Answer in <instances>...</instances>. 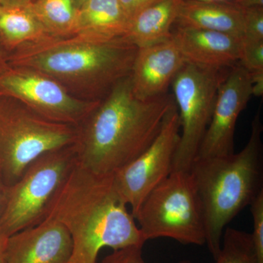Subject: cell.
Wrapping results in <instances>:
<instances>
[{
    "label": "cell",
    "instance_id": "cell-1",
    "mask_svg": "<svg viewBox=\"0 0 263 263\" xmlns=\"http://www.w3.org/2000/svg\"><path fill=\"white\" fill-rule=\"evenodd\" d=\"M174 99L167 93L141 100L130 76L123 78L77 126L78 163L98 175H114L150 146Z\"/></svg>",
    "mask_w": 263,
    "mask_h": 263
},
{
    "label": "cell",
    "instance_id": "cell-2",
    "mask_svg": "<svg viewBox=\"0 0 263 263\" xmlns=\"http://www.w3.org/2000/svg\"><path fill=\"white\" fill-rule=\"evenodd\" d=\"M119 193L114 175L95 174L76 163L51 200L44 219L65 227L72 240L69 263H96L99 252L146 240Z\"/></svg>",
    "mask_w": 263,
    "mask_h": 263
},
{
    "label": "cell",
    "instance_id": "cell-3",
    "mask_svg": "<svg viewBox=\"0 0 263 263\" xmlns=\"http://www.w3.org/2000/svg\"><path fill=\"white\" fill-rule=\"evenodd\" d=\"M138 48L124 38L104 42L84 36H48L8 53V65L40 71L73 94L102 100L130 75Z\"/></svg>",
    "mask_w": 263,
    "mask_h": 263
},
{
    "label": "cell",
    "instance_id": "cell-4",
    "mask_svg": "<svg viewBox=\"0 0 263 263\" xmlns=\"http://www.w3.org/2000/svg\"><path fill=\"white\" fill-rule=\"evenodd\" d=\"M250 137L238 153L196 159L190 169L203 211L205 245L215 259L227 226L263 191L262 124L260 110Z\"/></svg>",
    "mask_w": 263,
    "mask_h": 263
},
{
    "label": "cell",
    "instance_id": "cell-5",
    "mask_svg": "<svg viewBox=\"0 0 263 263\" xmlns=\"http://www.w3.org/2000/svg\"><path fill=\"white\" fill-rule=\"evenodd\" d=\"M77 127L53 122L0 95V179L8 187L40 157L76 144Z\"/></svg>",
    "mask_w": 263,
    "mask_h": 263
},
{
    "label": "cell",
    "instance_id": "cell-6",
    "mask_svg": "<svg viewBox=\"0 0 263 263\" xmlns=\"http://www.w3.org/2000/svg\"><path fill=\"white\" fill-rule=\"evenodd\" d=\"M134 218L146 241L168 238L183 245H205L203 211L190 171H172Z\"/></svg>",
    "mask_w": 263,
    "mask_h": 263
},
{
    "label": "cell",
    "instance_id": "cell-7",
    "mask_svg": "<svg viewBox=\"0 0 263 263\" xmlns=\"http://www.w3.org/2000/svg\"><path fill=\"white\" fill-rule=\"evenodd\" d=\"M77 163L76 144L40 157L9 186L0 217V235L8 238L44 219L55 195Z\"/></svg>",
    "mask_w": 263,
    "mask_h": 263
},
{
    "label": "cell",
    "instance_id": "cell-8",
    "mask_svg": "<svg viewBox=\"0 0 263 263\" xmlns=\"http://www.w3.org/2000/svg\"><path fill=\"white\" fill-rule=\"evenodd\" d=\"M223 69L186 62L173 81L174 101L179 111L180 139L172 171H190L212 119Z\"/></svg>",
    "mask_w": 263,
    "mask_h": 263
},
{
    "label": "cell",
    "instance_id": "cell-9",
    "mask_svg": "<svg viewBox=\"0 0 263 263\" xmlns=\"http://www.w3.org/2000/svg\"><path fill=\"white\" fill-rule=\"evenodd\" d=\"M0 95L10 97L42 117L77 127L101 100L79 98L40 71L10 66L0 72Z\"/></svg>",
    "mask_w": 263,
    "mask_h": 263
},
{
    "label": "cell",
    "instance_id": "cell-10",
    "mask_svg": "<svg viewBox=\"0 0 263 263\" xmlns=\"http://www.w3.org/2000/svg\"><path fill=\"white\" fill-rule=\"evenodd\" d=\"M180 131L179 111L174 101L164 117L160 131L150 146L114 174L117 190L131 207L133 216L151 192L172 172Z\"/></svg>",
    "mask_w": 263,
    "mask_h": 263
},
{
    "label": "cell",
    "instance_id": "cell-11",
    "mask_svg": "<svg viewBox=\"0 0 263 263\" xmlns=\"http://www.w3.org/2000/svg\"><path fill=\"white\" fill-rule=\"evenodd\" d=\"M252 96L250 74L239 64L233 66L219 85L212 119L196 159L224 157L234 153L237 121Z\"/></svg>",
    "mask_w": 263,
    "mask_h": 263
},
{
    "label": "cell",
    "instance_id": "cell-12",
    "mask_svg": "<svg viewBox=\"0 0 263 263\" xmlns=\"http://www.w3.org/2000/svg\"><path fill=\"white\" fill-rule=\"evenodd\" d=\"M72 252L67 228L45 219L7 238L5 263H69Z\"/></svg>",
    "mask_w": 263,
    "mask_h": 263
},
{
    "label": "cell",
    "instance_id": "cell-13",
    "mask_svg": "<svg viewBox=\"0 0 263 263\" xmlns=\"http://www.w3.org/2000/svg\"><path fill=\"white\" fill-rule=\"evenodd\" d=\"M185 63L174 36L138 48L129 75L133 92L141 100L166 94Z\"/></svg>",
    "mask_w": 263,
    "mask_h": 263
},
{
    "label": "cell",
    "instance_id": "cell-14",
    "mask_svg": "<svg viewBox=\"0 0 263 263\" xmlns=\"http://www.w3.org/2000/svg\"><path fill=\"white\" fill-rule=\"evenodd\" d=\"M173 36L186 62L224 69L240 61L241 39L226 33L177 27Z\"/></svg>",
    "mask_w": 263,
    "mask_h": 263
},
{
    "label": "cell",
    "instance_id": "cell-15",
    "mask_svg": "<svg viewBox=\"0 0 263 263\" xmlns=\"http://www.w3.org/2000/svg\"><path fill=\"white\" fill-rule=\"evenodd\" d=\"M129 23L119 0H88L78 9L72 35L108 42L124 37Z\"/></svg>",
    "mask_w": 263,
    "mask_h": 263
},
{
    "label": "cell",
    "instance_id": "cell-16",
    "mask_svg": "<svg viewBox=\"0 0 263 263\" xmlns=\"http://www.w3.org/2000/svg\"><path fill=\"white\" fill-rule=\"evenodd\" d=\"M177 27L226 33L242 39L243 10L228 3L182 1L180 3Z\"/></svg>",
    "mask_w": 263,
    "mask_h": 263
},
{
    "label": "cell",
    "instance_id": "cell-17",
    "mask_svg": "<svg viewBox=\"0 0 263 263\" xmlns=\"http://www.w3.org/2000/svg\"><path fill=\"white\" fill-rule=\"evenodd\" d=\"M180 3L181 0H159L145 8L129 22L123 38L139 48L172 37Z\"/></svg>",
    "mask_w": 263,
    "mask_h": 263
},
{
    "label": "cell",
    "instance_id": "cell-18",
    "mask_svg": "<svg viewBox=\"0 0 263 263\" xmlns=\"http://www.w3.org/2000/svg\"><path fill=\"white\" fill-rule=\"evenodd\" d=\"M39 21L26 6H0V43L8 53L27 43L48 37Z\"/></svg>",
    "mask_w": 263,
    "mask_h": 263
},
{
    "label": "cell",
    "instance_id": "cell-19",
    "mask_svg": "<svg viewBox=\"0 0 263 263\" xmlns=\"http://www.w3.org/2000/svg\"><path fill=\"white\" fill-rule=\"evenodd\" d=\"M29 7L48 35H72L79 9L75 0H34Z\"/></svg>",
    "mask_w": 263,
    "mask_h": 263
},
{
    "label": "cell",
    "instance_id": "cell-20",
    "mask_svg": "<svg viewBox=\"0 0 263 263\" xmlns=\"http://www.w3.org/2000/svg\"><path fill=\"white\" fill-rule=\"evenodd\" d=\"M215 263H259L251 233L226 228Z\"/></svg>",
    "mask_w": 263,
    "mask_h": 263
},
{
    "label": "cell",
    "instance_id": "cell-21",
    "mask_svg": "<svg viewBox=\"0 0 263 263\" xmlns=\"http://www.w3.org/2000/svg\"><path fill=\"white\" fill-rule=\"evenodd\" d=\"M249 72L263 70V41L241 39V53L238 62Z\"/></svg>",
    "mask_w": 263,
    "mask_h": 263
},
{
    "label": "cell",
    "instance_id": "cell-22",
    "mask_svg": "<svg viewBox=\"0 0 263 263\" xmlns=\"http://www.w3.org/2000/svg\"><path fill=\"white\" fill-rule=\"evenodd\" d=\"M253 221V232L251 233L252 242L259 263H263V191L250 204Z\"/></svg>",
    "mask_w": 263,
    "mask_h": 263
},
{
    "label": "cell",
    "instance_id": "cell-23",
    "mask_svg": "<svg viewBox=\"0 0 263 263\" xmlns=\"http://www.w3.org/2000/svg\"><path fill=\"white\" fill-rule=\"evenodd\" d=\"M243 37L263 41V7L243 10Z\"/></svg>",
    "mask_w": 263,
    "mask_h": 263
},
{
    "label": "cell",
    "instance_id": "cell-24",
    "mask_svg": "<svg viewBox=\"0 0 263 263\" xmlns=\"http://www.w3.org/2000/svg\"><path fill=\"white\" fill-rule=\"evenodd\" d=\"M143 247L141 246H133L114 250L100 263H146L143 256Z\"/></svg>",
    "mask_w": 263,
    "mask_h": 263
},
{
    "label": "cell",
    "instance_id": "cell-25",
    "mask_svg": "<svg viewBox=\"0 0 263 263\" xmlns=\"http://www.w3.org/2000/svg\"><path fill=\"white\" fill-rule=\"evenodd\" d=\"M159 0H119L123 11L129 22L140 12Z\"/></svg>",
    "mask_w": 263,
    "mask_h": 263
},
{
    "label": "cell",
    "instance_id": "cell-26",
    "mask_svg": "<svg viewBox=\"0 0 263 263\" xmlns=\"http://www.w3.org/2000/svg\"><path fill=\"white\" fill-rule=\"evenodd\" d=\"M252 81V95L262 97L263 95V70L249 72Z\"/></svg>",
    "mask_w": 263,
    "mask_h": 263
},
{
    "label": "cell",
    "instance_id": "cell-27",
    "mask_svg": "<svg viewBox=\"0 0 263 263\" xmlns=\"http://www.w3.org/2000/svg\"><path fill=\"white\" fill-rule=\"evenodd\" d=\"M226 3L241 10L263 7V0H230Z\"/></svg>",
    "mask_w": 263,
    "mask_h": 263
},
{
    "label": "cell",
    "instance_id": "cell-28",
    "mask_svg": "<svg viewBox=\"0 0 263 263\" xmlns=\"http://www.w3.org/2000/svg\"><path fill=\"white\" fill-rule=\"evenodd\" d=\"M8 187L0 179V217L3 214V210L6 202L7 195H8Z\"/></svg>",
    "mask_w": 263,
    "mask_h": 263
},
{
    "label": "cell",
    "instance_id": "cell-29",
    "mask_svg": "<svg viewBox=\"0 0 263 263\" xmlns=\"http://www.w3.org/2000/svg\"><path fill=\"white\" fill-rule=\"evenodd\" d=\"M32 2V0H0L2 5L7 6H26Z\"/></svg>",
    "mask_w": 263,
    "mask_h": 263
},
{
    "label": "cell",
    "instance_id": "cell-30",
    "mask_svg": "<svg viewBox=\"0 0 263 263\" xmlns=\"http://www.w3.org/2000/svg\"><path fill=\"white\" fill-rule=\"evenodd\" d=\"M8 55V52L5 51L0 43V72H3L8 67V62H7Z\"/></svg>",
    "mask_w": 263,
    "mask_h": 263
},
{
    "label": "cell",
    "instance_id": "cell-31",
    "mask_svg": "<svg viewBox=\"0 0 263 263\" xmlns=\"http://www.w3.org/2000/svg\"><path fill=\"white\" fill-rule=\"evenodd\" d=\"M7 238L0 235V263H5V249Z\"/></svg>",
    "mask_w": 263,
    "mask_h": 263
},
{
    "label": "cell",
    "instance_id": "cell-32",
    "mask_svg": "<svg viewBox=\"0 0 263 263\" xmlns=\"http://www.w3.org/2000/svg\"><path fill=\"white\" fill-rule=\"evenodd\" d=\"M182 1L205 2V3H226L230 0H182Z\"/></svg>",
    "mask_w": 263,
    "mask_h": 263
},
{
    "label": "cell",
    "instance_id": "cell-33",
    "mask_svg": "<svg viewBox=\"0 0 263 263\" xmlns=\"http://www.w3.org/2000/svg\"><path fill=\"white\" fill-rule=\"evenodd\" d=\"M76 5H77L78 8H80L81 5L84 4V3H86L88 0H75Z\"/></svg>",
    "mask_w": 263,
    "mask_h": 263
},
{
    "label": "cell",
    "instance_id": "cell-34",
    "mask_svg": "<svg viewBox=\"0 0 263 263\" xmlns=\"http://www.w3.org/2000/svg\"><path fill=\"white\" fill-rule=\"evenodd\" d=\"M179 263H193L190 260H188V259H183V260L180 261Z\"/></svg>",
    "mask_w": 263,
    "mask_h": 263
},
{
    "label": "cell",
    "instance_id": "cell-35",
    "mask_svg": "<svg viewBox=\"0 0 263 263\" xmlns=\"http://www.w3.org/2000/svg\"><path fill=\"white\" fill-rule=\"evenodd\" d=\"M0 6H1V3H0Z\"/></svg>",
    "mask_w": 263,
    "mask_h": 263
},
{
    "label": "cell",
    "instance_id": "cell-36",
    "mask_svg": "<svg viewBox=\"0 0 263 263\" xmlns=\"http://www.w3.org/2000/svg\"><path fill=\"white\" fill-rule=\"evenodd\" d=\"M34 1V0H32V2Z\"/></svg>",
    "mask_w": 263,
    "mask_h": 263
}]
</instances>
